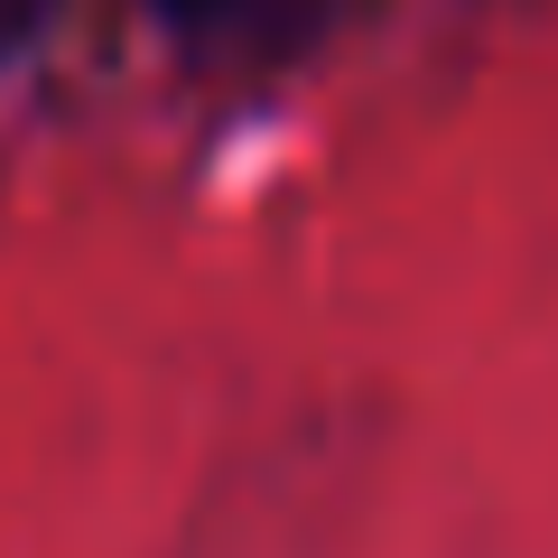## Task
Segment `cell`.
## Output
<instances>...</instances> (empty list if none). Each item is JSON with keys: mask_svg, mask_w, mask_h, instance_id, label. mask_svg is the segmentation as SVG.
<instances>
[{"mask_svg": "<svg viewBox=\"0 0 558 558\" xmlns=\"http://www.w3.org/2000/svg\"><path fill=\"white\" fill-rule=\"evenodd\" d=\"M149 10H168L178 28H233V38H252V28L299 20V10H317V0H149Z\"/></svg>", "mask_w": 558, "mask_h": 558, "instance_id": "cell-1", "label": "cell"}, {"mask_svg": "<svg viewBox=\"0 0 558 558\" xmlns=\"http://www.w3.org/2000/svg\"><path fill=\"white\" fill-rule=\"evenodd\" d=\"M47 20H57V0H0V65L20 57V47H28V38H38V28H47Z\"/></svg>", "mask_w": 558, "mask_h": 558, "instance_id": "cell-2", "label": "cell"}]
</instances>
